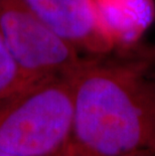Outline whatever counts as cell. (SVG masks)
I'll return each mask as SVG.
<instances>
[{"label": "cell", "mask_w": 155, "mask_h": 156, "mask_svg": "<svg viewBox=\"0 0 155 156\" xmlns=\"http://www.w3.org/2000/svg\"><path fill=\"white\" fill-rule=\"evenodd\" d=\"M70 77L74 119L60 156H119L155 146V81L141 62L85 58Z\"/></svg>", "instance_id": "1"}, {"label": "cell", "mask_w": 155, "mask_h": 156, "mask_svg": "<svg viewBox=\"0 0 155 156\" xmlns=\"http://www.w3.org/2000/svg\"><path fill=\"white\" fill-rule=\"evenodd\" d=\"M72 119L70 76L32 83L0 102V149L14 156H60Z\"/></svg>", "instance_id": "2"}, {"label": "cell", "mask_w": 155, "mask_h": 156, "mask_svg": "<svg viewBox=\"0 0 155 156\" xmlns=\"http://www.w3.org/2000/svg\"><path fill=\"white\" fill-rule=\"evenodd\" d=\"M0 32L31 83L70 76L85 58L38 18L21 0H0Z\"/></svg>", "instance_id": "3"}, {"label": "cell", "mask_w": 155, "mask_h": 156, "mask_svg": "<svg viewBox=\"0 0 155 156\" xmlns=\"http://www.w3.org/2000/svg\"><path fill=\"white\" fill-rule=\"evenodd\" d=\"M51 30L81 54L100 58L115 37L96 0H21Z\"/></svg>", "instance_id": "4"}, {"label": "cell", "mask_w": 155, "mask_h": 156, "mask_svg": "<svg viewBox=\"0 0 155 156\" xmlns=\"http://www.w3.org/2000/svg\"><path fill=\"white\" fill-rule=\"evenodd\" d=\"M32 84L24 76L0 32V102Z\"/></svg>", "instance_id": "5"}, {"label": "cell", "mask_w": 155, "mask_h": 156, "mask_svg": "<svg viewBox=\"0 0 155 156\" xmlns=\"http://www.w3.org/2000/svg\"><path fill=\"white\" fill-rule=\"evenodd\" d=\"M144 69L155 81V51L151 49L149 52L143 55V61L141 62Z\"/></svg>", "instance_id": "6"}, {"label": "cell", "mask_w": 155, "mask_h": 156, "mask_svg": "<svg viewBox=\"0 0 155 156\" xmlns=\"http://www.w3.org/2000/svg\"><path fill=\"white\" fill-rule=\"evenodd\" d=\"M119 156H155V146L137 149V150L127 152Z\"/></svg>", "instance_id": "7"}, {"label": "cell", "mask_w": 155, "mask_h": 156, "mask_svg": "<svg viewBox=\"0 0 155 156\" xmlns=\"http://www.w3.org/2000/svg\"><path fill=\"white\" fill-rule=\"evenodd\" d=\"M0 156H14L10 153H7V152H5L4 150H2V149H0Z\"/></svg>", "instance_id": "8"}, {"label": "cell", "mask_w": 155, "mask_h": 156, "mask_svg": "<svg viewBox=\"0 0 155 156\" xmlns=\"http://www.w3.org/2000/svg\"><path fill=\"white\" fill-rule=\"evenodd\" d=\"M153 51H155V48H153Z\"/></svg>", "instance_id": "9"}]
</instances>
